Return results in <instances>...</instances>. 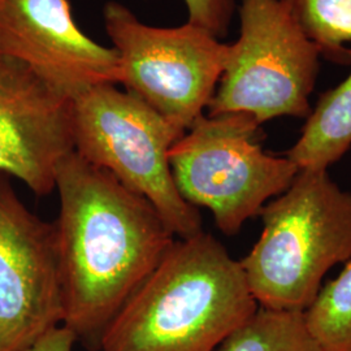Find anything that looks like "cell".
Wrapping results in <instances>:
<instances>
[{
  "label": "cell",
  "instance_id": "obj_11",
  "mask_svg": "<svg viewBox=\"0 0 351 351\" xmlns=\"http://www.w3.org/2000/svg\"><path fill=\"white\" fill-rule=\"evenodd\" d=\"M351 66V49L346 51ZM351 147V69L336 88L326 91L303 126L301 137L287 152L300 169H328Z\"/></svg>",
  "mask_w": 351,
  "mask_h": 351
},
{
  "label": "cell",
  "instance_id": "obj_5",
  "mask_svg": "<svg viewBox=\"0 0 351 351\" xmlns=\"http://www.w3.org/2000/svg\"><path fill=\"white\" fill-rule=\"evenodd\" d=\"M261 124L246 113L202 114L169 151L181 197L206 207L228 236L284 193L300 168L287 156L264 152Z\"/></svg>",
  "mask_w": 351,
  "mask_h": 351
},
{
  "label": "cell",
  "instance_id": "obj_13",
  "mask_svg": "<svg viewBox=\"0 0 351 351\" xmlns=\"http://www.w3.org/2000/svg\"><path fill=\"white\" fill-rule=\"evenodd\" d=\"M326 59L349 64L351 0H281Z\"/></svg>",
  "mask_w": 351,
  "mask_h": 351
},
{
  "label": "cell",
  "instance_id": "obj_10",
  "mask_svg": "<svg viewBox=\"0 0 351 351\" xmlns=\"http://www.w3.org/2000/svg\"><path fill=\"white\" fill-rule=\"evenodd\" d=\"M73 151V101L0 52V173L47 195L60 160Z\"/></svg>",
  "mask_w": 351,
  "mask_h": 351
},
{
  "label": "cell",
  "instance_id": "obj_3",
  "mask_svg": "<svg viewBox=\"0 0 351 351\" xmlns=\"http://www.w3.org/2000/svg\"><path fill=\"white\" fill-rule=\"evenodd\" d=\"M263 232L239 261L259 307L306 311L326 272L351 261V193L328 169H300L261 213Z\"/></svg>",
  "mask_w": 351,
  "mask_h": 351
},
{
  "label": "cell",
  "instance_id": "obj_7",
  "mask_svg": "<svg viewBox=\"0 0 351 351\" xmlns=\"http://www.w3.org/2000/svg\"><path fill=\"white\" fill-rule=\"evenodd\" d=\"M103 17L119 56V84L186 132L213 99L229 45L189 21L147 25L119 1H108Z\"/></svg>",
  "mask_w": 351,
  "mask_h": 351
},
{
  "label": "cell",
  "instance_id": "obj_1",
  "mask_svg": "<svg viewBox=\"0 0 351 351\" xmlns=\"http://www.w3.org/2000/svg\"><path fill=\"white\" fill-rule=\"evenodd\" d=\"M53 223L63 281V326L90 350L173 245L150 202L75 151L60 160Z\"/></svg>",
  "mask_w": 351,
  "mask_h": 351
},
{
  "label": "cell",
  "instance_id": "obj_9",
  "mask_svg": "<svg viewBox=\"0 0 351 351\" xmlns=\"http://www.w3.org/2000/svg\"><path fill=\"white\" fill-rule=\"evenodd\" d=\"M0 52L72 101L120 81L117 52L78 27L69 0H1Z\"/></svg>",
  "mask_w": 351,
  "mask_h": 351
},
{
  "label": "cell",
  "instance_id": "obj_17",
  "mask_svg": "<svg viewBox=\"0 0 351 351\" xmlns=\"http://www.w3.org/2000/svg\"><path fill=\"white\" fill-rule=\"evenodd\" d=\"M0 1H1V0H0Z\"/></svg>",
  "mask_w": 351,
  "mask_h": 351
},
{
  "label": "cell",
  "instance_id": "obj_4",
  "mask_svg": "<svg viewBox=\"0 0 351 351\" xmlns=\"http://www.w3.org/2000/svg\"><path fill=\"white\" fill-rule=\"evenodd\" d=\"M185 132L116 85L73 99L75 151L150 202L178 239L203 232L201 213L176 186L169 151Z\"/></svg>",
  "mask_w": 351,
  "mask_h": 351
},
{
  "label": "cell",
  "instance_id": "obj_12",
  "mask_svg": "<svg viewBox=\"0 0 351 351\" xmlns=\"http://www.w3.org/2000/svg\"><path fill=\"white\" fill-rule=\"evenodd\" d=\"M215 351H326L311 335L304 311L258 307Z\"/></svg>",
  "mask_w": 351,
  "mask_h": 351
},
{
  "label": "cell",
  "instance_id": "obj_8",
  "mask_svg": "<svg viewBox=\"0 0 351 351\" xmlns=\"http://www.w3.org/2000/svg\"><path fill=\"white\" fill-rule=\"evenodd\" d=\"M53 223L30 213L0 173V351H26L63 324Z\"/></svg>",
  "mask_w": 351,
  "mask_h": 351
},
{
  "label": "cell",
  "instance_id": "obj_2",
  "mask_svg": "<svg viewBox=\"0 0 351 351\" xmlns=\"http://www.w3.org/2000/svg\"><path fill=\"white\" fill-rule=\"evenodd\" d=\"M242 265L211 234L178 239L107 326L101 351H215L258 310Z\"/></svg>",
  "mask_w": 351,
  "mask_h": 351
},
{
  "label": "cell",
  "instance_id": "obj_15",
  "mask_svg": "<svg viewBox=\"0 0 351 351\" xmlns=\"http://www.w3.org/2000/svg\"><path fill=\"white\" fill-rule=\"evenodd\" d=\"M189 23L210 32L215 37H226L236 10V0H184Z\"/></svg>",
  "mask_w": 351,
  "mask_h": 351
},
{
  "label": "cell",
  "instance_id": "obj_16",
  "mask_svg": "<svg viewBox=\"0 0 351 351\" xmlns=\"http://www.w3.org/2000/svg\"><path fill=\"white\" fill-rule=\"evenodd\" d=\"M77 341L75 335L64 326H56L26 351H72Z\"/></svg>",
  "mask_w": 351,
  "mask_h": 351
},
{
  "label": "cell",
  "instance_id": "obj_14",
  "mask_svg": "<svg viewBox=\"0 0 351 351\" xmlns=\"http://www.w3.org/2000/svg\"><path fill=\"white\" fill-rule=\"evenodd\" d=\"M311 335L326 351H351V261L322 287L304 311Z\"/></svg>",
  "mask_w": 351,
  "mask_h": 351
},
{
  "label": "cell",
  "instance_id": "obj_6",
  "mask_svg": "<svg viewBox=\"0 0 351 351\" xmlns=\"http://www.w3.org/2000/svg\"><path fill=\"white\" fill-rule=\"evenodd\" d=\"M239 37L207 106L208 116L246 113L261 125L307 117L322 52L281 0H241Z\"/></svg>",
  "mask_w": 351,
  "mask_h": 351
}]
</instances>
